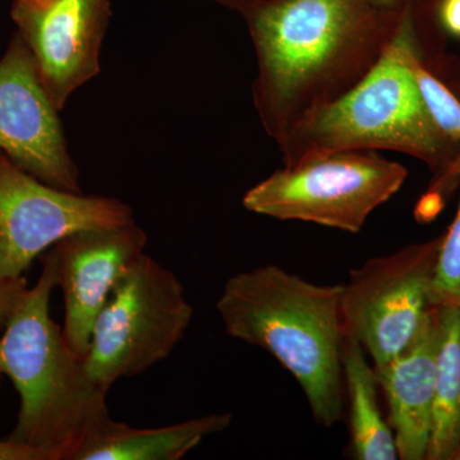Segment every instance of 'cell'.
Here are the masks:
<instances>
[{
	"label": "cell",
	"mask_w": 460,
	"mask_h": 460,
	"mask_svg": "<svg viewBox=\"0 0 460 460\" xmlns=\"http://www.w3.org/2000/svg\"><path fill=\"white\" fill-rule=\"evenodd\" d=\"M401 2L270 0L243 16L257 75L252 100L277 146L357 86L394 36Z\"/></svg>",
	"instance_id": "6da1fadb"
},
{
	"label": "cell",
	"mask_w": 460,
	"mask_h": 460,
	"mask_svg": "<svg viewBox=\"0 0 460 460\" xmlns=\"http://www.w3.org/2000/svg\"><path fill=\"white\" fill-rule=\"evenodd\" d=\"M217 310L226 334L262 348L293 375L317 425L343 419V284L319 286L261 266L229 278Z\"/></svg>",
	"instance_id": "7a4b0ae2"
},
{
	"label": "cell",
	"mask_w": 460,
	"mask_h": 460,
	"mask_svg": "<svg viewBox=\"0 0 460 460\" xmlns=\"http://www.w3.org/2000/svg\"><path fill=\"white\" fill-rule=\"evenodd\" d=\"M41 259L40 277L0 335V374L20 395L16 426L7 440L38 450L48 460H74L111 419L108 390L91 380L84 357L51 319L56 256L50 248Z\"/></svg>",
	"instance_id": "3957f363"
},
{
	"label": "cell",
	"mask_w": 460,
	"mask_h": 460,
	"mask_svg": "<svg viewBox=\"0 0 460 460\" xmlns=\"http://www.w3.org/2000/svg\"><path fill=\"white\" fill-rule=\"evenodd\" d=\"M413 0H401L394 36L374 68L343 98L279 145L284 166L341 151H395L440 172L459 146L436 128L420 99L413 62L420 48Z\"/></svg>",
	"instance_id": "277c9868"
},
{
	"label": "cell",
	"mask_w": 460,
	"mask_h": 460,
	"mask_svg": "<svg viewBox=\"0 0 460 460\" xmlns=\"http://www.w3.org/2000/svg\"><path fill=\"white\" fill-rule=\"evenodd\" d=\"M192 316L174 272L144 253L118 279L93 323L84 357L91 380L109 392L119 378L165 361Z\"/></svg>",
	"instance_id": "5b68a950"
},
{
	"label": "cell",
	"mask_w": 460,
	"mask_h": 460,
	"mask_svg": "<svg viewBox=\"0 0 460 460\" xmlns=\"http://www.w3.org/2000/svg\"><path fill=\"white\" fill-rule=\"evenodd\" d=\"M407 177L404 165L378 151H341L284 166L248 190L242 202L262 217L357 234Z\"/></svg>",
	"instance_id": "8992f818"
},
{
	"label": "cell",
	"mask_w": 460,
	"mask_h": 460,
	"mask_svg": "<svg viewBox=\"0 0 460 460\" xmlns=\"http://www.w3.org/2000/svg\"><path fill=\"white\" fill-rule=\"evenodd\" d=\"M440 239L375 257L349 271L343 284L347 337L356 339L381 367L419 334L429 301Z\"/></svg>",
	"instance_id": "52a82bcc"
},
{
	"label": "cell",
	"mask_w": 460,
	"mask_h": 460,
	"mask_svg": "<svg viewBox=\"0 0 460 460\" xmlns=\"http://www.w3.org/2000/svg\"><path fill=\"white\" fill-rule=\"evenodd\" d=\"M135 222L131 206L44 183L0 151V278L14 279L63 238Z\"/></svg>",
	"instance_id": "ba28073f"
},
{
	"label": "cell",
	"mask_w": 460,
	"mask_h": 460,
	"mask_svg": "<svg viewBox=\"0 0 460 460\" xmlns=\"http://www.w3.org/2000/svg\"><path fill=\"white\" fill-rule=\"evenodd\" d=\"M59 111L31 51L14 32L0 59V151L44 183L83 193Z\"/></svg>",
	"instance_id": "9c48e42d"
},
{
	"label": "cell",
	"mask_w": 460,
	"mask_h": 460,
	"mask_svg": "<svg viewBox=\"0 0 460 460\" xmlns=\"http://www.w3.org/2000/svg\"><path fill=\"white\" fill-rule=\"evenodd\" d=\"M109 0H13L11 18L60 111L102 71Z\"/></svg>",
	"instance_id": "30bf717a"
},
{
	"label": "cell",
	"mask_w": 460,
	"mask_h": 460,
	"mask_svg": "<svg viewBox=\"0 0 460 460\" xmlns=\"http://www.w3.org/2000/svg\"><path fill=\"white\" fill-rule=\"evenodd\" d=\"M147 235L136 222L84 229L51 247L57 287L65 298L63 334L78 356L89 352L93 323L118 279L145 253Z\"/></svg>",
	"instance_id": "8fae6325"
},
{
	"label": "cell",
	"mask_w": 460,
	"mask_h": 460,
	"mask_svg": "<svg viewBox=\"0 0 460 460\" xmlns=\"http://www.w3.org/2000/svg\"><path fill=\"white\" fill-rule=\"evenodd\" d=\"M438 345V307H432L413 341L386 365L374 367L389 405L399 459H428Z\"/></svg>",
	"instance_id": "7c38bea8"
},
{
	"label": "cell",
	"mask_w": 460,
	"mask_h": 460,
	"mask_svg": "<svg viewBox=\"0 0 460 460\" xmlns=\"http://www.w3.org/2000/svg\"><path fill=\"white\" fill-rule=\"evenodd\" d=\"M230 413H211L155 429H136L108 420L74 460H178L208 436L229 428Z\"/></svg>",
	"instance_id": "4fadbf2b"
},
{
	"label": "cell",
	"mask_w": 460,
	"mask_h": 460,
	"mask_svg": "<svg viewBox=\"0 0 460 460\" xmlns=\"http://www.w3.org/2000/svg\"><path fill=\"white\" fill-rule=\"evenodd\" d=\"M344 387L349 402L350 454L358 460L399 458L394 432L378 404L376 371L356 339L347 337L343 352Z\"/></svg>",
	"instance_id": "5bb4252c"
},
{
	"label": "cell",
	"mask_w": 460,
	"mask_h": 460,
	"mask_svg": "<svg viewBox=\"0 0 460 460\" xmlns=\"http://www.w3.org/2000/svg\"><path fill=\"white\" fill-rule=\"evenodd\" d=\"M434 416L428 459L449 460L460 447V307H438Z\"/></svg>",
	"instance_id": "9a60e30c"
},
{
	"label": "cell",
	"mask_w": 460,
	"mask_h": 460,
	"mask_svg": "<svg viewBox=\"0 0 460 460\" xmlns=\"http://www.w3.org/2000/svg\"><path fill=\"white\" fill-rule=\"evenodd\" d=\"M413 74L426 111L447 140L460 147V98L429 68L423 51L413 62Z\"/></svg>",
	"instance_id": "2e32d148"
},
{
	"label": "cell",
	"mask_w": 460,
	"mask_h": 460,
	"mask_svg": "<svg viewBox=\"0 0 460 460\" xmlns=\"http://www.w3.org/2000/svg\"><path fill=\"white\" fill-rule=\"evenodd\" d=\"M429 301L434 307H460V198L452 226L438 244Z\"/></svg>",
	"instance_id": "e0dca14e"
},
{
	"label": "cell",
	"mask_w": 460,
	"mask_h": 460,
	"mask_svg": "<svg viewBox=\"0 0 460 460\" xmlns=\"http://www.w3.org/2000/svg\"><path fill=\"white\" fill-rule=\"evenodd\" d=\"M29 289L23 277L14 279L0 278V335L7 329L9 321L16 313L21 299Z\"/></svg>",
	"instance_id": "ac0fdd59"
},
{
	"label": "cell",
	"mask_w": 460,
	"mask_h": 460,
	"mask_svg": "<svg viewBox=\"0 0 460 460\" xmlns=\"http://www.w3.org/2000/svg\"><path fill=\"white\" fill-rule=\"evenodd\" d=\"M444 206V198L440 192L429 190L422 199H420L416 208V217L420 222H429L434 219L436 215L440 213Z\"/></svg>",
	"instance_id": "d6986e66"
},
{
	"label": "cell",
	"mask_w": 460,
	"mask_h": 460,
	"mask_svg": "<svg viewBox=\"0 0 460 460\" xmlns=\"http://www.w3.org/2000/svg\"><path fill=\"white\" fill-rule=\"evenodd\" d=\"M0 460H48V458L38 450L4 440L0 441Z\"/></svg>",
	"instance_id": "ffe728a7"
},
{
	"label": "cell",
	"mask_w": 460,
	"mask_h": 460,
	"mask_svg": "<svg viewBox=\"0 0 460 460\" xmlns=\"http://www.w3.org/2000/svg\"><path fill=\"white\" fill-rule=\"evenodd\" d=\"M438 16L447 31L460 36V0H443Z\"/></svg>",
	"instance_id": "44dd1931"
},
{
	"label": "cell",
	"mask_w": 460,
	"mask_h": 460,
	"mask_svg": "<svg viewBox=\"0 0 460 460\" xmlns=\"http://www.w3.org/2000/svg\"><path fill=\"white\" fill-rule=\"evenodd\" d=\"M460 180V148L453 162L447 166V171L440 175L431 190H438L443 195V190L450 186L453 181Z\"/></svg>",
	"instance_id": "7402d4cb"
},
{
	"label": "cell",
	"mask_w": 460,
	"mask_h": 460,
	"mask_svg": "<svg viewBox=\"0 0 460 460\" xmlns=\"http://www.w3.org/2000/svg\"><path fill=\"white\" fill-rule=\"evenodd\" d=\"M214 2L219 3V4L232 9V11L238 12L243 17L246 16L248 12L260 7L263 3L270 2V0H214Z\"/></svg>",
	"instance_id": "603a6c76"
},
{
	"label": "cell",
	"mask_w": 460,
	"mask_h": 460,
	"mask_svg": "<svg viewBox=\"0 0 460 460\" xmlns=\"http://www.w3.org/2000/svg\"><path fill=\"white\" fill-rule=\"evenodd\" d=\"M366 2L370 3L371 5L376 8L389 9L394 8L401 0H366Z\"/></svg>",
	"instance_id": "cb8c5ba5"
},
{
	"label": "cell",
	"mask_w": 460,
	"mask_h": 460,
	"mask_svg": "<svg viewBox=\"0 0 460 460\" xmlns=\"http://www.w3.org/2000/svg\"><path fill=\"white\" fill-rule=\"evenodd\" d=\"M452 460H460V447H458V450L454 453Z\"/></svg>",
	"instance_id": "d4e9b609"
},
{
	"label": "cell",
	"mask_w": 460,
	"mask_h": 460,
	"mask_svg": "<svg viewBox=\"0 0 460 460\" xmlns=\"http://www.w3.org/2000/svg\"><path fill=\"white\" fill-rule=\"evenodd\" d=\"M2 378H3V375L0 374V385H2Z\"/></svg>",
	"instance_id": "484cf974"
}]
</instances>
